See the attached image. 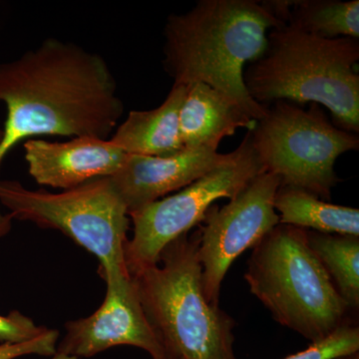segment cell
Here are the masks:
<instances>
[{
  "mask_svg": "<svg viewBox=\"0 0 359 359\" xmlns=\"http://www.w3.org/2000/svg\"><path fill=\"white\" fill-rule=\"evenodd\" d=\"M9 223H11V219H8V217L0 216V235L8 230Z\"/></svg>",
  "mask_w": 359,
  "mask_h": 359,
  "instance_id": "21",
  "label": "cell"
},
{
  "mask_svg": "<svg viewBox=\"0 0 359 359\" xmlns=\"http://www.w3.org/2000/svg\"><path fill=\"white\" fill-rule=\"evenodd\" d=\"M0 203L8 210L9 219L62 231L93 254L105 282L130 276L125 261L130 218L110 177L57 194L28 190L18 181H0Z\"/></svg>",
  "mask_w": 359,
  "mask_h": 359,
  "instance_id": "6",
  "label": "cell"
},
{
  "mask_svg": "<svg viewBox=\"0 0 359 359\" xmlns=\"http://www.w3.org/2000/svg\"><path fill=\"white\" fill-rule=\"evenodd\" d=\"M59 332L47 330L44 334L20 344H0V359H16L21 356H53L57 353Z\"/></svg>",
  "mask_w": 359,
  "mask_h": 359,
  "instance_id": "20",
  "label": "cell"
},
{
  "mask_svg": "<svg viewBox=\"0 0 359 359\" xmlns=\"http://www.w3.org/2000/svg\"><path fill=\"white\" fill-rule=\"evenodd\" d=\"M2 137H4V130L0 129V142L2 140Z\"/></svg>",
  "mask_w": 359,
  "mask_h": 359,
  "instance_id": "24",
  "label": "cell"
},
{
  "mask_svg": "<svg viewBox=\"0 0 359 359\" xmlns=\"http://www.w3.org/2000/svg\"><path fill=\"white\" fill-rule=\"evenodd\" d=\"M105 283L100 308L87 318L66 323L57 353L92 358L111 347L131 346L143 349L153 359L171 358L144 313L131 276Z\"/></svg>",
  "mask_w": 359,
  "mask_h": 359,
  "instance_id": "10",
  "label": "cell"
},
{
  "mask_svg": "<svg viewBox=\"0 0 359 359\" xmlns=\"http://www.w3.org/2000/svg\"><path fill=\"white\" fill-rule=\"evenodd\" d=\"M245 280L276 323L311 344L351 320L302 229L278 224L266 233L252 248Z\"/></svg>",
  "mask_w": 359,
  "mask_h": 359,
  "instance_id": "5",
  "label": "cell"
},
{
  "mask_svg": "<svg viewBox=\"0 0 359 359\" xmlns=\"http://www.w3.org/2000/svg\"><path fill=\"white\" fill-rule=\"evenodd\" d=\"M287 25L325 39H359V1L299 0L290 8Z\"/></svg>",
  "mask_w": 359,
  "mask_h": 359,
  "instance_id": "17",
  "label": "cell"
},
{
  "mask_svg": "<svg viewBox=\"0 0 359 359\" xmlns=\"http://www.w3.org/2000/svg\"><path fill=\"white\" fill-rule=\"evenodd\" d=\"M257 121L237 103L204 83L187 85L180 111V133L185 150L217 151L224 137L238 129H255Z\"/></svg>",
  "mask_w": 359,
  "mask_h": 359,
  "instance_id": "13",
  "label": "cell"
},
{
  "mask_svg": "<svg viewBox=\"0 0 359 359\" xmlns=\"http://www.w3.org/2000/svg\"><path fill=\"white\" fill-rule=\"evenodd\" d=\"M280 224L306 231L359 237V210L330 204L294 187L280 186L275 197Z\"/></svg>",
  "mask_w": 359,
  "mask_h": 359,
  "instance_id": "15",
  "label": "cell"
},
{
  "mask_svg": "<svg viewBox=\"0 0 359 359\" xmlns=\"http://www.w3.org/2000/svg\"><path fill=\"white\" fill-rule=\"evenodd\" d=\"M186 93V85L174 83L159 107L131 111L109 140L127 155L170 157L185 150L180 133V111Z\"/></svg>",
  "mask_w": 359,
  "mask_h": 359,
  "instance_id": "14",
  "label": "cell"
},
{
  "mask_svg": "<svg viewBox=\"0 0 359 359\" xmlns=\"http://www.w3.org/2000/svg\"><path fill=\"white\" fill-rule=\"evenodd\" d=\"M0 101L7 108L0 165L16 144L32 137L108 140L124 114L107 61L56 39L0 65Z\"/></svg>",
  "mask_w": 359,
  "mask_h": 359,
  "instance_id": "1",
  "label": "cell"
},
{
  "mask_svg": "<svg viewBox=\"0 0 359 359\" xmlns=\"http://www.w3.org/2000/svg\"><path fill=\"white\" fill-rule=\"evenodd\" d=\"M339 359H359V353H353L351 354V355L348 356H344V358H339Z\"/></svg>",
  "mask_w": 359,
  "mask_h": 359,
  "instance_id": "23",
  "label": "cell"
},
{
  "mask_svg": "<svg viewBox=\"0 0 359 359\" xmlns=\"http://www.w3.org/2000/svg\"><path fill=\"white\" fill-rule=\"evenodd\" d=\"M169 359H179V358H169Z\"/></svg>",
  "mask_w": 359,
  "mask_h": 359,
  "instance_id": "25",
  "label": "cell"
},
{
  "mask_svg": "<svg viewBox=\"0 0 359 359\" xmlns=\"http://www.w3.org/2000/svg\"><path fill=\"white\" fill-rule=\"evenodd\" d=\"M199 245V230L185 233L164 248L157 264L130 276L169 358L236 359V321L205 299Z\"/></svg>",
  "mask_w": 359,
  "mask_h": 359,
  "instance_id": "4",
  "label": "cell"
},
{
  "mask_svg": "<svg viewBox=\"0 0 359 359\" xmlns=\"http://www.w3.org/2000/svg\"><path fill=\"white\" fill-rule=\"evenodd\" d=\"M231 157L233 152L219 154L204 149L183 150L170 157L127 155L110 179L129 215L191 185Z\"/></svg>",
  "mask_w": 359,
  "mask_h": 359,
  "instance_id": "11",
  "label": "cell"
},
{
  "mask_svg": "<svg viewBox=\"0 0 359 359\" xmlns=\"http://www.w3.org/2000/svg\"><path fill=\"white\" fill-rule=\"evenodd\" d=\"M285 25L269 1L201 0L188 13L168 18L165 70L174 83L218 90L259 121L269 108L250 97L244 69L263 55L269 32Z\"/></svg>",
  "mask_w": 359,
  "mask_h": 359,
  "instance_id": "2",
  "label": "cell"
},
{
  "mask_svg": "<svg viewBox=\"0 0 359 359\" xmlns=\"http://www.w3.org/2000/svg\"><path fill=\"white\" fill-rule=\"evenodd\" d=\"M25 157L28 172L37 184L65 191L91 180L113 176L127 154L109 139L83 136L66 142L28 139Z\"/></svg>",
  "mask_w": 359,
  "mask_h": 359,
  "instance_id": "12",
  "label": "cell"
},
{
  "mask_svg": "<svg viewBox=\"0 0 359 359\" xmlns=\"http://www.w3.org/2000/svg\"><path fill=\"white\" fill-rule=\"evenodd\" d=\"M48 328L39 327L18 311L0 316V344H20L44 334Z\"/></svg>",
  "mask_w": 359,
  "mask_h": 359,
  "instance_id": "19",
  "label": "cell"
},
{
  "mask_svg": "<svg viewBox=\"0 0 359 359\" xmlns=\"http://www.w3.org/2000/svg\"><path fill=\"white\" fill-rule=\"evenodd\" d=\"M358 39H325L287 25L271 30L263 55L244 73L256 102L318 104L334 125L359 132ZM266 106V105H264Z\"/></svg>",
  "mask_w": 359,
  "mask_h": 359,
  "instance_id": "3",
  "label": "cell"
},
{
  "mask_svg": "<svg viewBox=\"0 0 359 359\" xmlns=\"http://www.w3.org/2000/svg\"><path fill=\"white\" fill-rule=\"evenodd\" d=\"M313 254L323 264L347 308L359 309V237L306 231Z\"/></svg>",
  "mask_w": 359,
  "mask_h": 359,
  "instance_id": "16",
  "label": "cell"
},
{
  "mask_svg": "<svg viewBox=\"0 0 359 359\" xmlns=\"http://www.w3.org/2000/svg\"><path fill=\"white\" fill-rule=\"evenodd\" d=\"M52 359H79L74 356L66 355V354L56 353L55 355L52 356Z\"/></svg>",
  "mask_w": 359,
  "mask_h": 359,
  "instance_id": "22",
  "label": "cell"
},
{
  "mask_svg": "<svg viewBox=\"0 0 359 359\" xmlns=\"http://www.w3.org/2000/svg\"><path fill=\"white\" fill-rule=\"evenodd\" d=\"M359 353V327L354 318L308 348L283 359H339Z\"/></svg>",
  "mask_w": 359,
  "mask_h": 359,
  "instance_id": "18",
  "label": "cell"
},
{
  "mask_svg": "<svg viewBox=\"0 0 359 359\" xmlns=\"http://www.w3.org/2000/svg\"><path fill=\"white\" fill-rule=\"evenodd\" d=\"M252 143L266 172L280 186L302 189L320 199H332L340 181L334 171L337 158L359 148L358 135L339 128L318 104L309 110L276 101L250 131Z\"/></svg>",
  "mask_w": 359,
  "mask_h": 359,
  "instance_id": "7",
  "label": "cell"
},
{
  "mask_svg": "<svg viewBox=\"0 0 359 359\" xmlns=\"http://www.w3.org/2000/svg\"><path fill=\"white\" fill-rule=\"evenodd\" d=\"M280 187L276 175L264 172L219 208L212 205L201 226L199 259L205 299L219 306L222 283L231 264L252 249L280 224L275 197Z\"/></svg>",
  "mask_w": 359,
  "mask_h": 359,
  "instance_id": "9",
  "label": "cell"
},
{
  "mask_svg": "<svg viewBox=\"0 0 359 359\" xmlns=\"http://www.w3.org/2000/svg\"><path fill=\"white\" fill-rule=\"evenodd\" d=\"M264 172L266 168L252 146L249 131L226 164L175 195L129 214L133 223V238L125 245L129 273L157 264L164 248L202 223L216 201L231 199Z\"/></svg>",
  "mask_w": 359,
  "mask_h": 359,
  "instance_id": "8",
  "label": "cell"
}]
</instances>
